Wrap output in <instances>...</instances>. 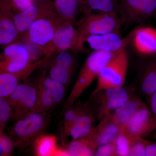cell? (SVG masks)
I'll use <instances>...</instances> for the list:
<instances>
[{"instance_id": "36", "label": "cell", "mask_w": 156, "mask_h": 156, "mask_svg": "<svg viewBox=\"0 0 156 156\" xmlns=\"http://www.w3.org/2000/svg\"><path fill=\"white\" fill-rule=\"evenodd\" d=\"M148 137H149L152 140H156V129L153 132H152Z\"/></svg>"}, {"instance_id": "16", "label": "cell", "mask_w": 156, "mask_h": 156, "mask_svg": "<svg viewBox=\"0 0 156 156\" xmlns=\"http://www.w3.org/2000/svg\"><path fill=\"white\" fill-rule=\"evenodd\" d=\"M143 104L142 100L138 98L130 97L125 103L112 111L108 116L121 127L125 126Z\"/></svg>"}, {"instance_id": "33", "label": "cell", "mask_w": 156, "mask_h": 156, "mask_svg": "<svg viewBox=\"0 0 156 156\" xmlns=\"http://www.w3.org/2000/svg\"><path fill=\"white\" fill-rule=\"evenodd\" d=\"M10 4L20 12L24 11L34 5V0H10Z\"/></svg>"}, {"instance_id": "9", "label": "cell", "mask_w": 156, "mask_h": 156, "mask_svg": "<svg viewBox=\"0 0 156 156\" xmlns=\"http://www.w3.org/2000/svg\"><path fill=\"white\" fill-rule=\"evenodd\" d=\"M124 127L134 139L148 137L156 129L155 121L150 109L144 103Z\"/></svg>"}, {"instance_id": "12", "label": "cell", "mask_w": 156, "mask_h": 156, "mask_svg": "<svg viewBox=\"0 0 156 156\" xmlns=\"http://www.w3.org/2000/svg\"><path fill=\"white\" fill-rule=\"evenodd\" d=\"M51 42L60 51H66L73 47L82 49L79 31L70 23L61 25L56 29Z\"/></svg>"}, {"instance_id": "11", "label": "cell", "mask_w": 156, "mask_h": 156, "mask_svg": "<svg viewBox=\"0 0 156 156\" xmlns=\"http://www.w3.org/2000/svg\"><path fill=\"white\" fill-rule=\"evenodd\" d=\"M4 60L1 62V73H17L23 70L30 64V53L25 46L11 44L4 49Z\"/></svg>"}, {"instance_id": "10", "label": "cell", "mask_w": 156, "mask_h": 156, "mask_svg": "<svg viewBox=\"0 0 156 156\" xmlns=\"http://www.w3.org/2000/svg\"><path fill=\"white\" fill-rule=\"evenodd\" d=\"M134 33L133 30L125 38L122 37L120 34L117 33L89 36L83 39L82 46L83 48V45L86 43L90 49L95 51L119 52L126 49L127 45L132 41Z\"/></svg>"}, {"instance_id": "2", "label": "cell", "mask_w": 156, "mask_h": 156, "mask_svg": "<svg viewBox=\"0 0 156 156\" xmlns=\"http://www.w3.org/2000/svg\"><path fill=\"white\" fill-rule=\"evenodd\" d=\"M119 52L95 51L88 56L68 98L64 104V109H67L76 102L84 91L95 78L98 77L107 62Z\"/></svg>"}, {"instance_id": "5", "label": "cell", "mask_w": 156, "mask_h": 156, "mask_svg": "<svg viewBox=\"0 0 156 156\" xmlns=\"http://www.w3.org/2000/svg\"><path fill=\"white\" fill-rule=\"evenodd\" d=\"M36 88L37 102L30 112H50L61 103L65 96V86L50 76H42L39 78Z\"/></svg>"}, {"instance_id": "27", "label": "cell", "mask_w": 156, "mask_h": 156, "mask_svg": "<svg viewBox=\"0 0 156 156\" xmlns=\"http://www.w3.org/2000/svg\"><path fill=\"white\" fill-rule=\"evenodd\" d=\"M72 73L68 70L53 64L49 71V76L54 80L67 86L69 85Z\"/></svg>"}, {"instance_id": "35", "label": "cell", "mask_w": 156, "mask_h": 156, "mask_svg": "<svg viewBox=\"0 0 156 156\" xmlns=\"http://www.w3.org/2000/svg\"><path fill=\"white\" fill-rule=\"evenodd\" d=\"M149 141L147 147L146 156H156V140Z\"/></svg>"}, {"instance_id": "6", "label": "cell", "mask_w": 156, "mask_h": 156, "mask_svg": "<svg viewBox=\"0 0 156 156\" xmlns=\"http://www.w3.org/2000/svg\"><path fill=\"white\" fill-rule=\"evenodd\" d=\"M116 13L122 25L140 24L156 14V0H119Z\"/></svg>"}, {"instance_id": "28", "label": "cell", "mask_w": 156, "mask_h": 156, "mask_svg": "<svg viewBox=\"0 0 156 156\" xmlns=\"http://www.w3.org/2000/svg\"><path fill=\"white\" fill-rule=\"evenodd\" d=\"M13 109L6 99L0 98V134L4 132L9 119H12Z\"/></svg>"}, {"instance_id": "17", "label": "cell", "mask_w": 156, "mask_h": 156, "mask_svg": "<svg viewBox=\"0 0 156 156\" xmlns=\"http://www.w3.org/2000/svg\"><path fill=\"white\" fill-rule=\"evenodd\" d=\"M139 84L140 92L147 98L156 92V59L150 60L143 68Z\"/></svg>"}, {"instance_id": "37", "label": "cell", "mask_w": 156, "mask_h": 156, "mask_svg": "<svg viewBox=\"0 0 156 156\" xmlns=\"http://www.w3.org/2000/svg\"><path fill=\"white\" fill-rule=\"evenodd\" d=\"M76 2H77L78 4L79 3H86V4H87V2L88 0H75Z\"/></svg>"}, {"instance_id": "32", "label": "cell", "mask_w": 156, "mask_h": 156, "mask_svg": "<svg viewBox=\"0 0 156 156\" xmlns=\"http://www.w3.org/2000/svg\"><path fill=\"white\" fill-rule=\"evenodd\" d=\"M115 139L97 148L95 154L96 156H117Z\"/></svg>"}, {"instance_id": "25", "label": "cell", "mask_w": 156, "mask_h": 156, "mask_svg": "<svg viewBox=\"0 0 156 156\" xmlns=\"http://www.w3.org/2000/svg\"><path fill=\"white\" fill-rule=\"evenodd\" d=\"M78 3L75 0H54V6L62 17L69 20L74 19Z\"/></svg>"}, {"instance_id": "1", "label": "cell", "mask_w": 156, "mask_h": 156, "mask_svg": "<svg viewBox=\"0 0 156 156\" xmlns=\"http://www.w3.org/2000/svg\"><path fill=\"white\" fill-rule=\"evenodd\" d=\"M49 113L30 112L16 121L9 131L15 147L22 150L32 147L37 138L44 134L49 123Z\"/></svg>"}, {"instance_id": "21", "label": "cell", "mask_w": 156, "mask_h": 156, "mask_svg": "<svg viewBox=\"0 0 156 156\" xmlns=\"http://www.w3.org/2000/svg\"><path fill=\"white\" fill-rule=\"evenodd\" d=\"M34 152L38 156H56L58 147L56 136L42 134L33 144Z\"/></svg>"}, {"instance_id": "29", "label": "cell", "mask_w": 156, "mask_h": 156, "mask_svg": "<svg viewBox=\"0 0 156 156\" xmlns=\"http://www.w3.org/2000/svg\"><path fill=\"white\" fill-rule=\"evenodd\" d=\"M53 64L72 72L74 66V61L70 53L63 51L57 55Z\"/></svg>"}, {"instance_id": "34", "label": "cell", "mask_w": 156, "mask_h": 156, "mask_svg": "<svg viewBox=\"0 0 156 156\" xmlns=\"http://www.w3.org/2000/svg\"><path fill=\"white\" fill-rule=\"evenodd\" d=\"M148 102L156 125V92L148 97Z\"/></svg>"}, {"instance_id": "4", "label": "cell", "mask_w": 156, "mask_h": 156, "mask_svg": "<svg viewBox=\"0 0 156 156\" xmlns=\"http://www.w3.org/2000/svg\"><path fill=\"white\" fill-rule=\"evenodd\" d=\"M122 23L115 13L90 14L88 12L80 23L78 30L82 46L83 40L87 37L110 33L120 34Z\"/></svg>"}, {"instance_id": "3", "label": "cell", "mask_w": 156, "mask_h": 156, "mask_svg": "<svg viewBox=\"0 0 156 156\" xmlns=\"http://www.w3.org/2000/svg\"><path fill=\"white\" fill-rule=\"evenodd\" d=\"M128 65V54L124 49L110 59L101 70L97 86L92 95L103 89L123 87Z\"/></svg>"}, {"instance_id": "14", "label": "cell", "mask_w": 156, "mask_h": 156, "mask_svg": "<svg viewBox=\"0 0 156 156\" xmlns=\"http://www.w3.org/2000/svg\"><path fill=\"white\" fill-rule=\"evenodd\" d=\"M136 52L143 55H151L156 53V30L142 27L134 30L132 40Z\"/></svg>"}, {"instance_id": "19", "label": "cell", "mask_w": 156, "mask_h": 156, "mask_svg": "<svg viewBox=\"0 0 156 156\" xmlns=\"http://www.w3.org/2000/svg\"><path fill=\"white\" fill-rule=\"evenodd\" d=\"M95 122L94 115L87 108L76 120L71 129L70 135L74 140L88 135L95 127Z\"/></svg>"}, {"instance_id": "30", "label": "cell", "mask_w": 156, "mask_h": 156, "mask_svg": "<svg viewBox=\"0 0 156 156\" xmlns=\"http://www.w3.org/2000/svg\"><path fill=\"white\" fill-rule=\"evenodd\" d=\"M15 147L13 140L3 132L0 134V156H11Z\"/></svg>"}, {"instance_id": "23", "label": "cell", "mask_w": 156, "mask_h": 156, "mask_svg": "<svg viewBox=\"0 0 156 156\" xmlns=\"http://www.w3.org/2000/svg\"><path fill=\"white\" fill-rule=\"evenodd\" d=\"M87 108V107L80 104L75 103L66 110L63 120V138H66L70 135L71 129L78 117Z\"/></svg>"}, {"instance_id": "22", "label": "cell", "mask_w": 156, "mask_h": 156, "mask_svg": "<svg viewBox=\"0 0 156 156\" xmlns=\"http://www.w3.org/2000/svg\"><path fill=\"white\" fill-rule=\"evenodd\" d=\"M18 31L14 19L2 16L0 20V44L4 45L11 43L17 37Z\"/></svg>"}, {"instance_id": "31", "label": "cell", "mask_w": 156, "mask_h": 156, "mask_svg": "<svg viewBox=\"0 0 156 156\" xmlns=\"http://www.w3.org/2000/svg\"><path fill=\"white\" fill-rule=\"evenodd\" d=\"M149 140L141 138L134 141L130 150V156H146L147 147Z\"/></svg>"}, {"instance_id": "13", "label": "cell", "mask_w": 156, "mask_h": 156, "mask_svg": "<svg viewBox=\"0 0 156 156\" xmlns=\"http://www.w3.org/2000/svg\"><path fill=\"white\" fill-rule=\"evenodd\" d=\"M56 30L50 20L39 18L27 31L29 40L37 46H44L52 41Z\"/></svg>"}, {"instance_id": "7", "label": "cell", "mask_w": 156, "mask_h": 156, "mask_svg": "<svg viewBox=\"0 0 156 156\" xmlns=\"http://www.w3.org/2000/svg\"><path fill=\"white\" fill-rule=\"evenodd\" d=\"M13 109V121L21 119L30 113L37 100L36 86L28 83L20 84L7 98Z\"/></svg>"}, {"instance_id": "15", "label": "cell", "mask_w": 156, "mask_h": 156, "mask_svg": "<svg viewBox=\"0 0 156 156\" xmlns=\"http://www.w3.org/2000/svg\"><path fill=\"white\" fill-rule=\"evenodd\" d=\"M121 127L109 116L100 121L99 125L94 127L91 131L98 147L115 139L119 134Z\"/></svg>"}, {"instance_id": "24", "label": "cell", "mask_w": 156, "mask_h": 156, "mask_svg": "<svg viewBox=\"0 0 156 156\" xmlns=\"http://www.w3.org/2000/svg\"><path fill=\"white\" fill-rule=\"evenodd\" d=\"M115 140L117 156H128L130 154L131 146L136 140L129 135L124 127H121Z\"/></svg>"}, {"instance_id": "26", "label": "cell", "mask_w": 156, "mask_h": 156, "mask_svg": "<svg viewBox=\"0 0 156 156\" xmlns=\"http://www.w3.org/2000/svg\"><path fill=\"white\" fill-rule=\"evenodd\" d=\"M119 0H88L87 4L91 10L101 13H115Z\"/></svg>"}, {"instance_id": "20", "label": "cell", "mask_w": 156, "mask_h": 156, "mask_svg": "<svg viewBox=\"0 0 156 156\" xmlns=\"http://www.w3.org/2000/svg\"><path fill=\"white\" fill-rule=\"evenodd\" d=\"M41 11L40 7L34 4L24 11L16 14L13 19L18 33L27 31L32 23L40 18Z\"/></svg>"}, {"instance_id": "18", "label": "cell", "mask_w": 156, "mask_h": 156, "mask_svg": "<svg viewBox=\"0 0 156 156\" xmlns=\"http://www.w3.org/2000/svg\"><path fill=\"white\" fill-rule=\"evenodd\" d=\"M98 147L91 132L86 136L73 140L69 144L67 151L70 156H94Z\"/></svg>"}, {"instance_id": "8", "label": "cell", "mask_w": 156, "mask_h": 156, "mask_svg": "<svg viewBox=\"0 0 156 156\" xmlns=\"http://www.w3.org/2000/svg\"><path fill=\"white\" fill-rule=\"evenodd\" d=\"M130 97L128 91L123 87L103 89L91 95L97 104L98 117L100 122Z\"/></svg>"}]
</instances>
